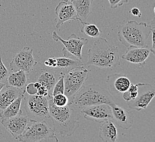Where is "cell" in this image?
I'll list each match as a JSON object with an SVG mask.
<instances>
[{"label": "cell", "mask_w": 155, "mask_h": 142, "mask_svg": "<svg viewBox=\"0 0 155 142\" xmlns=\"http://www.w3.org/2000/svg\"><path fill=\"white\" fill-rule=\"evenodd\" d=\"M48 104L50 118L55 133L63 137L72 136L79 126L81 110L72 103L57 106L53 103L52 98L49 100Z\"/></svg>", "instance_id": "1"}, {"label": "cell", "mask_w": 155, "mask_h": 142, "mask_svg": "<svg viewBox=\"0 0 155 142\" xmlns=\"http://www.w3.org/2000/svg\"><path fill=\"white\" fill-rule=\"evenodd\" d=\"M122 96L123 99H124L127 102H129V101H131V100L130 92L128 90L127 91H126L123 92Z\"/></svg>", "instance_id": "33"}, {"label": "cell", "mask_w": 155, "mask_h": 142, "mask_svg": "<svg viewBox=\"0 0 155 142\" xmlns=\"http://www.w3.org/2000/svg\"><path fill=\"white\" fill-rule=\"evenodd\" d=\"M50 139L58 141L54 128L50 126L47 122L30 119L24 132L18 140L20 142H37Z\"/></svg>", "instance_id": "5"}, {"label": "cell", "mask_w": 155, "mask_h": 142, "mask_svg": "<svg viewBox=\"0 0 155 142\" xmlns=\"http://www.w3.org/2000/svg\"><path fill=\"white\" fill-rule=\"evenodd\" d=\"M112 9H116L119 6H122L128 2L129 0H108Z\"/></svg>", "instance_id": "28"}, {"label": "cell", "mask_w": 155, "mask_h": 142, "mask_svg": "<svg viewBox=\"0 0 155 142\" xmlns=\"http://www.w3.org/2000/svg\"><path fill=\"white\" fill-rule=\"evenodd\" d=\"M52 98L37 95H25L23 99L24 109L29 119L42 121L50 118L48 101Z\"/></svg>", "instance_id": "6"}, {"label": "cell", "mask_w": 155, "mask_h": 142, "mask_svg": "<svg viewBox=\"0 0 155 142\" xmlns=\"http://www.w3.org/2000/svg\"><path fill=\"white\" fill-rule=\"evenodd\" d=\"M151 24L152 25V47L151 48V53L153 55H155V19L153 18V20L151 22Z\"/></svg>", "instance_id": "30"}, {"label": "cell", "mask_w": 155, "mask_h": 142, "mask_svg": "<svg viewBox=\"0 0 155 142\" xmlns=\"http://www.w3.org/2000/svg\"><path fill=\"white\" fill-rule=\"evenodd\" d=\"M152 27L151 24L129 21L118 27V39L125 47H148L147 40L151 33Z\"/></svg>", "instance_id": "3"}, {"label": "cell", "mask_w": 155, "mask_h": 142, "mask_svg": "<svg viewBox=\"0 0 155 142\" xmlns=\"http://www.w3.org/2000/svg\"><path fill=\"white\" fill-rule=\"evenodd\" d=\"M52 39L55 42H60L64 47L62 49V54L65 57L82 60V48L84 45L88 44L89 40L87 39L81 38L75 33H72L67 40H64L54 31L52 35Z\"/></svg>", "instance_id": "9"}, {"label": "cell", "mask_w": 155, "mask_h": 142, "mask_svg": "<svg viewBox=\"0 0 155 142\" xmlns=\"http://www.w3.org/2000/svg\"><path fill=\"white\" fill-rule=\"evenodd\" d=\"M64 77L63 76H61L57 82L54 85L52 89V96L59 94H64Z\"/></svg>", "instance_id": "26"}, {"label": "cell", "mask_w": 155, "mask_h": 142, "mask_svg": "<svg viewBox=\"0 0 155 142\" xmlns=\"http://www.w3.org/2000/svg\"><path fill=\"white\" fill-rule=\"evenodd\" d=\"M94 0H74L71 3L74 7L77 17L81 23L87 22L91 13L92 5Z\"/></svg>", "instance_id": "20"}, {"label": "cell", "mask_w": 155, "mask_h": 142, "mask_svg": "<svg viewBox=\"0 0 155 142\" xmlns=\"http://www.w3.org/2000/svg\"><path fill=\"white\" fill-rule=\"evenodd\" d=\"M9 73V71L3 64L2 57H0V83L6 84Z\"/></svg>", "instance_id": "27"}, {"label": "cell", "mask_w": 155, "mask_h": 142, "mask_svg": "<svg viewBox=\"0 0 155 142\" xmlns=\"http://www.w3.org/2000/svg\"><path fill=\"white\" fill-rule=\"evenodd\" d=\"M56 17L54 20L55 27L59 29L65 22L69 20H79L74 7L71 2L62 1L55 8Z\"/></svg>", "instance_id": "15"}, {"label": "cell", "mask_w": 155, "mask_h": 142, "mask_svg": "<svg viewBox=\"0 0 155 142\" xmlns=\"http://www.w3.org/2000/svg\"><path fill=\"white\" fill-rule=\"evenodd\" d=\"M62 1H64V2H72L74 0H61Z\"/></svg>", "instance_id": "35"}, {"label": "cell", "mask_w": 155, "mask_h": 142, "mask_svg": "<svg viewBox=\"0 0 155 142\" xmlns=\"http://www.w3.org/2000/svg\"><path fill=\"white\" fill-rule=\"evenodd\" d=\"M88 73V70L83 65L73 68L63 76L64 94L68 97L69 102L87 80Z\"/></svg>", "instance_id": "7"}, {"label": "cell", "mask_w": 155, "mask_h": 142, "mask_svg": "<svg viewBox=\"0 0 155 142\" xmlns=\"http://www.w3.org/2000/svg\"><path fill=\"white\" fill-rule=\"evenodd\" d=\"M29 120L28 116L21 114L1 120V123L14 139L18 140L24 132Z\"/></svg>", "instance_id": "13"}, {"label": "cell", "mask_w": 155, "mask_h": 142, "mask_svg": "<svg viewBox=\"0 0 155 142\" xmlns=\"http://www.w3.org/2000/svg\"><path fill=\"white\" fill-rule=\"evenodd\" d=\"M81 32L91 38H98L101 35V30L95 24H89L87 22L81 23Z\"/></svg>", "instance_id": "24"}, {"label": "cell", "mask_w": 155, "mask_h": 142, "mask_svg": "<svg viewBox=\"0 0 155 142\" xmlns=\"http://www.w3.org/2000/svg\"><path fill=\"white\" fill-rule=\"evenodd\" d=\"M25 93V91L24 90L6 84L0 91V110L5 109L21 94Z\"/></svg>", "instance_id": "18"}, {"label": "cell", "mask_w": 155, "mask_h": 142, "mask_svg": "<svg viewBox=\"0 0 155 142\" xmlns=\"http://www.w3.org/2000/svg\"><path fill=\"white\" fill-rule=\"evenodd\" d=\"M24 96L25 94H21L15 101L7 106L5 109L2 110L1 112L0 113L1 120L10 118L23 114L22 110L21 109V104L24 99Z\"/></svg>", "instance_id": "23"}, {"label": "cell", "mask_w": 155, "mask_h": 142, "mask_svg": "<svg viewBox=\"0 0 155 142\" xmlns=\"http://www.w3.org/2000/svg\"><path fill=\"white\" fill-rule=\"evenodd\" d=\"M87 65L101 68H112L120 64L118 48L104 38L99 37L88 51Z\"/></svg>", "instance_id": "2"}, {"label": "cell", "mask_w": 155, "mask_h": 142, "mask_svg": "<svg viewBox=\"0 0 155 142\" xmlns=\"http://www.w3.org/2000/svg\"><path fill=\"white\" fill-rule=\"evenodd\" d=\"M138 94L134 100L127 102L129 108L140 111L146 110L155 96V87L147 83H138Z\"/></svg>", "instance_id": "10"}, {"label": "cell", "mask_w": 155, "mask_h": 142, "mask_svg": "<svg viewBox=\"0 0 155 142\" xmlns=\"http://www.w3.org/2000/svg\"><path fill=\"white\" fill-rule=\"evenodd\" d=\"M44 65L46 67L54 68L56 66V58L54 57H50L44 62Z\"/></svg>", "instance_id": "31"}, {"label": "cell", "mask_w": 155, "mask_h": 142, "mask_svg": "<svg viewBox=\"0 0 155 142\" xmlns=\"http://www.w3.org/2000/svg\"><path fill=\"white\" fill-rule=\"evenodd\" d=\"M25 90L27 94L30 95H36V93L38 91V90L34 86L33 82H29L25 86Z\"/></svg>", "instance_id": "29"}, {"label": "cell", "mask_w": 155, "mask_h": 142, "mask_svg": "<svg viewBox=\"0 0 155 142\" xmlns=\"http://www.w3.org/2000/svg\"><path fill=\"white\" fill-rule=\"evenodd\" d=\"M61 76L54 68L46 67L38 62L30 72L28 73V83L39 82L48 89L51 96L54 85Z\"/></svg>", "instance_id": "8"}, {"label": "cell", "mask_w": 155, "mask_h": 142, "mask_svg": "<svg viewBox=\"0 0 155 142\" xmlns=\"http://www.w3.org/2000/svg\"><path fill=\"white\" fill-rule=\"evenodd\" d=\"M1 1H2V0H0V2H1Z\"/></svg>", "instance_id": "36"}, {"label": "cell", "mask_w": 155, "mask_h": 142, "mask_svg": "<svg viewBox=\"0 0 155 142\" xmlns=\"http://www.w3.org/2000/svg\"><path fill=\"white\" fill-rule=\"evenodd\" d=\"M6 84L4 83H0V91L1 90V89L3 88V86H5Z\"/></svg>", "instance_id": "34"}, {"label": "cell", "mask_w": 155, "mask_h": 142, "mask_svg": "<svg viewBox=\"0 0 155 142\" xmlns=\"http://www.w3.org/2000/svg\"><path fill=\"white\" fill-rule=\"evenodd\" d=\"M110 106L114 122L123 130L130 129L134 122V115L131 110L119 106L116 103Z\"/></svg>", "instance_id": "14"}, {"label": "cell", "mask_w": 155, "mask_h": 142, "mask_svg": "<svg viewBox=\"0 0 155 142\" xmlns=\"http://www.w3.org/2000/svg\"><path fill=\"white\" fill-rule=\"evenodd\" d=\"M28 83V73L24 71L20 70L9 73L6 85L25 90Z\"/></svg>", "instance_id": "22"}, {"label": "cell", "mask_w": 155, "mask_h": 142, "mask_svg": "<svg viewBox=\"0 0 155 142\" xmlns=\"http://www.w3.org/2000/svg\"><path fill=\"white\" fill-rule=\"evenodd\" d=\"M81 114L87 120L100 124L112 120V108L107 104H98L84 107L81 110Z\"/></svg>", "instance_id": "12"}, {"label": "cell", "mask_w": 155, "mask_h": 142, "mask_svg": "<svg viewBox=\"0 0 155 142\" xmlns=\"http://www.w3.org/2000/svg\"><path fill=\"white\" fill-rule=\"evenodd\" d=\"M52 101L55 106L59 107L66 106L69 102L68 97L64 94L54 95L52 97Z\"/></svg>", "instance_id": "25"}, {"label": "cell", "mask_w": 155, "mask_h": 142, "mask_svg": "<svg viewBox=\"0 0 155 142\" xmlns=\"http://www.w3.org/2000/svg\"><path fill=\"white\" fill-rule=\"evenodd\" d=\"M108 91L111 95L118 93H123L128 90L131 82L127 75L114 74L108 76L106 80Z\"/></svg>", "instance_id": "16"}, {"label": "cell", "mask_w": 155, "mask_h": 142, "mask_svg": "<svg viewBox=\"0 0 155 142\" xmlns=\"http://www.w3.org/2000/svg\"><path fill=\"white\" fill-rule=\"evenodd\" d=\"M130 13L133 15H134L135 17H137L140 18L141 17V13L140 12V10L137 7H134L130 11Z\"/></svg>", "instance_id": "32"}, {"label": "cell", "mask_w": 155, "mask_h": 142, "mask_svg": "<svg viewBox=\"0 0 155 142\" xmlns=\"http://www.w3.org/2000/svg\"><path fill=\"white\" fill-rule=\"evenodd\" d=\"M151 53V49L149 47L128 48L125 53L122 55V58L130 63L139 64L140 67H143Z\"/></svg>", "instance_id": "17"}, {"label": "cell", "mask_w": 155, "mask_h": 142, "mask_svg": "<svg viewBox=\"0 0 155 142\" xmlns=\"http://www.w3.org/2000/svg\"><path fill=\"white\" fill-rule=\"evenodd\" d=\"M33 49L30 47H25L12 58L10 63V68L12 72L21 71L29 73L37 63L33 55Z\"/></svg>", "instance_id": "11"}, {"label": "cell", "mask_w": 155, "mask_h": 142, "mask_svg": "<svg viewBox=\"0 0 155 142\" xmlns=\"http://www.w3.org/2000/svg\"><path fill=\"white\" fill-rule=\"evenodd\" d=\"M98 136L102 142H116L118 140L117 128L112 120L101 123Z\"/></svg>", "instance_id": "19"}, {"label": "cell", "mask_w": 155, "mask_h": 142, "mask_svg": "<svg viewBox=\"0 0 155 142\" xmlns=\"http://www.w3.org/2000/svg\"><path fill=\"white\" fill-rule=\"evenodd\" d=\"M114 103L112 96L108 90L97 85L91 84L83 86L69 103L81 110L84 107L98 104H107L110 106Z\"/></svg>", "instance_id": "4"}, {"label": "cell", "mask_w": 155, "mask_h": 142, "mask_svg": "<svg viewBox=\"0 0 155 142\" xmlns=\"http://www.w3.org/2000/svg\"><path fill=\"white\" fill-rule=\"evenodd\" d=\"M83 65V62L78 60L65 57H58L56 58V66L54 69L62 76L73 68Z\"/></svg>", "instance_id": "21"}]
</instances>
